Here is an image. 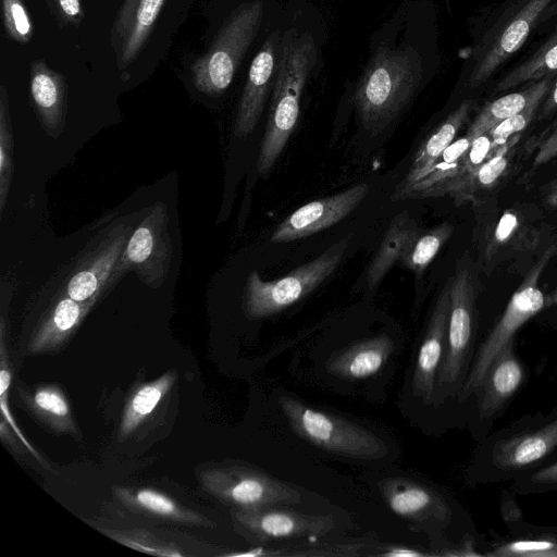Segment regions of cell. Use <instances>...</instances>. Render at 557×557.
Wrapping results in <instances>:
<instances>
[{
  "mask_svg": "<svg viewBox=\"0 0 557 557\" xmlns=\"http://www.w3.org/2000/svg\"><path fill=\"white\" fill-rule=\"evenodd\" d=\"M557 457V406L521 416L478 442L466 469L468 484L513 480Z\"/></svg>",
  "mask_w": 557,
  "mask_h": 557,
  "instance_id": "obj_1",
  "label": "cell"
},
{
  "mask_svg": "<svg viewBox=\"0 0 557 557\" xmlns=\"http://www.w3.org/2000/svg\"><path fill=\"white\" fill-rule=\"evenodd\" d=\"M448 282L450 310L446 348L434 393L435 405L449 398L457 400L476 350L478 280L467 252L458 259L455 274Z\"/></svg>",
  "mask_w": 557,
  "mask_h": 557,
  "instance_id": "obj_2",
  "label": "cell"
},
{
  "mask_svg": "<svg viewBox=\"0 0 557 557\" xmlns=\"http://www.w3.org/2000/svg\"><path fill=\"white\" fill-rule=\"evenodd\" d=\"M420 79L421 62L414 51H377L355 94L363 126L372 134L382 132L412 98Z\"/></svg>",
  "mask_w": 557,
  "mask_h": 557,
  "instance_id": "obj_3",
  "label": "cell"
},
{
  "mask_svg": "<svg viewBox=\"0 0 557 557\" xmlns=\"http://www.w3.org/2000/svg\"><path fill=\"white\" fill-rule=\"evenodd\" d=\"M314 61L315 48L310 37H290L284 42L277 62L269 120L257 160V170L261 175L271 172L294 132L301 91Z\"/></svg>",
  "mask_w": 557,
  "mask_h": 557,
  "instance_id": "obj_4",
  "label": "cell"
},
{
  "mask_svg": "<svg viewBox=\"0 0 557 557\" xmlns=\"http://www.w3.org/2000/svg\"><path fill=\"white\" fill-rule=\"evenodd\" d=\"M557 242L552 243L531 265L519 287L510 297L504 312L478 346L468 375L458 394L457 403L472 399L487 369L497 355L512 341L518 331L546 308V296L539 287L540 278L553 257Z\"/></svg>",
  "mask_w": 557,
  "mask_h": 557,
  "instance_id": "obj_5",
  "label": "cell"
},
{
  "mask_svg": "<svg viewBox=\"0 0 557 557\" xmlns=\"http://www.w3.org/2000/svg\"><path fill=\"white\" fill-rule=\"evenodd\" d=\"M348 244L349 237L342 238L310 262L273 281H264L258 272L252 271L247 277L243 295L246 317H271L309 295L337 269Z\"/></svg>",
  "mask_w": 557,
  "mask_h": 557,
  "instance_id": "obj_6",
  "label": "cell"
},
{
  "mask_svg": "<svg viewBox=\"0 0 557 557\" xmlns=\"http://www.w3.org/2000/svg\"><path fill=\"white\" fill-rule=\"evenodd\" d=\"M278 405L292 430L321 449L366 460L386 455L385 443L359 424L309 407L289 396H281Z\"/></svg>",
  "mask_w": 557,
  "mask_h": 557,
  "instance_id": "obj_7",
  "label": "cell"
},
{
  "mask_svg": "<svg viewBox=\"0 0 557 557\" xmlns=\"http://www.w3.org/2000/svg\"><path fill=\"white\" fill-rule=\"evenodd\" d=\"M262 11L260 1L244 3L224 21L209 50L190 66L191 81L198 91L215 97L227 89L259 30Z\"/></svg>",
  "mask_w": 557,
  "mask_h": 557,
  "instance_id": "obj_8",
  "label": "cell"
},
{
  "mask_svg": "<svg viewBox=\"0 0 557 557\" xmlns=\"http://www.w3.org/2000/svg\"><path fill=\"white\" fill-rule=\"evenodd\" d=\"M169 221L168 207L164 202H154L148 209V213L133 230L114 268L115 283L133 271L149 287L159 288L163 285L173 257Z\"/></svg>",
  "mask_w": 557,
  "mask_h": 557,
  "instance_id": "obj_9",
  "label": "cell"
},
{
  "mask_svg": "<svg viewBox=\"0 0 557 557\" xmlns=\"http://www.w3.org/2000/svg\"><path fill=\"white\" fill-rule=\"evenodd\" d=\"M197 476L207 493L236 509L293 505L301 500V494L290 485L250 467H209L199 470Z\"/></svg>",
  "mask_w": 557,
  "mask_h": 557,
  "instance_id": "obj_10",
  "label": "cell"
},
{
  "mask_svg": "<svg viewBox=\"0 0 557 557\" xmlns=\"http://www.w3.org/2000/svg\"><path fill=\"white\" fill-rule=\"evenodd\" d=\"M543 232L540 214L531 209L511 207L486 218L478 238L482 270L491 273L502 263L533 253Z\"/></svg>",
  "mask_w": 557,
  "mask_h": 557,
  "instance_id": "obj_11",
  "label": "cell"
},
{
  "mask_svg": "<svg viewBox=\"0 0 557 557\" xmlns=\"http://www.w3.org/2000/svg\"><path fill=\"white\" fill-rule=\"evenodd\" d=\"M527 379L525 364L516 351V341H512L491 363L472 396L475 400L472 434L476 442L492 432L494 423L523 387Z\"/></svg>",
  "mask_w": 557,
  "mask_h": 557,
  "instance_id": "obj_12",
  "label": "cell"
},
{
  "mask_svg": "<svg viewBox=\"0 0 557 557\" xmlns=\"http://www.w3.org/2000/svg\"><path fill=\"white\" fill-rule=\"evenodd\" d=\"M232 519L235 530L256 543L324 536L335 527V520L331 516L308 515L275 506L233 508Z\"/></svg>",
  "mask_w": 557,
  "mask_h": 557,
  "instance_id": "obj_13",
  "label": "cell"
},
{
  "mask_svg": "<svg viewBox=\"0 0 557 557\" xmlns=\"http://www.w3.org/2000/svg\"><path fill=\"white\" fill-rule=\"evenodd\" d=\"M133 230L129 224L119 223L107 231L78 259L69 275L64 294L74 300L86 301L113 287L114 268Z\"/></svg>",
  "mask_w": 557,
  "mask_h": 557,
  "instance_id": "obj_14",
  "label": "cell"
},
{
  "mask_svg": "<svg viewBox=\"0 0 557 557\" xmlns=\"http://www.w3.org/2000/svg\"><path fill=\"white\" fill-rule=\"evenodd\" d=\"M369 190L368 184L360 183L335 195L301 206L275 228L270 242L274 244L293 242L338 223L361 203Z\"/></svg>",
  "mask_w": 557,
  "mask_h": 557,
  "instance_id": "obj_15",
  "label": "cell"
},
{
  "mask_svg": "<svg viewBox=\"0 0 557 557\" xmlns=\"http://www.w3.org/2000/svg\"><path fill=\"white\" fill-rule=\"evenodd\" d=\"M379 488L389 509L404 519L430 523L440 530L453 522L451 504L429 485L404 478H388L380 482Z\"/></svg>",
  "mask_w": 557,
  "mask_h": 557,
  "instance_id": "obj_16",
  "label": "cell"
},
{
  "mask_svg": "<svg viewBox=\"0 0 557 557\" xmlns=\"http://www.w3.org/2000/svg\"><path fill=\"white\" fill-rule=\"evenodd\" d=\"M165 0H123L110 28V45L120 71L145 48Z\"/></svg>",
  "mask_w": 557,
  "mask_h": 557,
  "instance_id": "obj_17",
  "label": "cell"
},
{
  "mask_svg": "<svg viewBox=\"0 0 557 557\" xmlns=\"http://www.w3.org/2000/svg\"><path fill=\"white\" fill-rule=\"evenodd\" d=\"M449 310L450 294L447 282L428 322L412 377L414 394L428 404L434 400L437 375L446 348Z\"/></svg>",
  "mask_w": 557,
  "mask_h": 557,
  "instance_id": "obj_18",
  "label": "cell"
},
{
  "mask_svg": "<svg viewBox=\"0 0 557 557\" xmlns=\"http://www.w3.org/2000/svg\"><path fill=\"white\" fill-rule=\"evenodd\" d=\"M278 45L280 35L275 30L251 62L234 123V134L239 138L249 136L261 116L272 78L277 70Z\"/></svg>",
  "mask_w": 557,
  "mask_h": 557,
  "instance_id": "obj_19",
  "label": "cell"
},
{
  "mask_svg": "<svg viewBox=\"0 0 557 557\" xmlns=\"http://www.w3.org/2000/svg\"><path fill=\"white\" fill-rule=\"evenodd\" d=\"M29 90L34 110L46 133L58 138L67 110V84L61 72L51 69L46 60L36 59L29 66Z\"/></svg>",
  "mask_w": 557,
  "mask_h": 557,
  "instance_id": "obj_20",
  "label": "cell"
},
{
  "mask_svg": "<svg viewBox=\"0 0 557 557\" xmlns=\"http://www.w3.org/2000/svg\"><path fill=\"white\" fill-rule=\"evenodd\" d=\"M553 0H528L506 24L470 75V86L486 82L525 41L535 22Z\"/></svg>",
  "mask_w": 557,
  "mask_h": 557,
  "instance_id": "obj_21",
  "label": "cell"
},
{
  "mask_svg": "<svg viewBox=\"0 0 557 557\" xmlns=\"http://www.w3.org/2000/svg\"><path fill=\"white\" fill-rule=\"evenodd\" d=\"M102 296L98 295L86 301L74 300L66 294L60 296L30 336L28 351L42 354L62 347Z\"/></svg>",
  "mask_w": 557,
  "mask_h": 557,
  "instance_id": "obj_22",
  "label": "cell"
},
{
  "mask_svg": "<svg viewBox=\"0 0 557 557\" xmlns=\"http://www.w3.org/2000/svg\"><path fill=\"white\" fill-rule=\"evenodd\" d=\"M115 498L129 510L165 522L214 528L216 523L169 495L150 487L114 486Z\"/></svg>",
  "mask_w": 557,
  "mask_h": 557,
  "instance_id": "obj_23",
  "label": "cell"
},
{
  "mask_svg": "<svg viewBox=\"0 0 557 557\" xmlns=\"http://www.w3.org/2000/svg\"><path fill=\"white\" fill-rule=\"evenodd\" d=\"M520 135L511 137L476 170L447 183L437 197L449 196L456 202L473 201L494 189L511 168Z\"/></svg>",
  "mask_w": 557,
  "mask_h": 557,
  "instance_id": "obj_24",
  "label": "cell"
},
{
  "mask_svg": "<svg viewBox=\"0 0 557 557\" xmlns=\"http://www.w3.org/2000/svg\"><path fill=\"white\" fill-rule=\"evenodd\" d=\"M394 351V342L380 334L357 342L331 357L326 370L336 376L361 380L377 373Z\"/></svg>",
  "mask_w": 557,
  "mask_h": 557,
  "instance_id": "obj_25",
  "label": "cell"
},
{
  "mask_svg": "<svg viewBox=\"0 0 557 557\" xmlns=\"http://www.w3.org/2000/svg\"><path fill=\"white\" fill-rule=\"evenodd\" d=\"M473 138V135L467 133L466 136L454 140L420 181L403 190L394 191L391 197L392 200L437 197L442 187L461 175L463 159Z\"/></svg>",
  "mask_w": 557,
  "mask_h": 557,
  "instance_id": "obj_26",
  "label": "cell"
},
{
  "mask_svg": "<svg viewBox=\"0 0 557 557\" xmlns=\"http://www.w3.org/2000/svg\"><path fill=\"white\" fill-rule=\"evenodd\" d=\"M471 108V101H463L423 140L416 151L406 176L394 191L407 188L428 173L434 161L455 140L459 129L466 123Z\"/></svg>",
  "mask_w": 557,
  "mask_h": 557,
  "instance_id": "obj_27",
  "label": "cell"
},
{
  "mask_svg": "<svg viewBox=\"0 0 557 557\" xmlns=\"http://www.w3.org/2000/svg\"><path fill=\"white\" fill-rule=\"evenodd\" d=\"M16 391L25 408L42 424L58 433H78L71 405L60 386L41 384L30 389L20 385Z\"/></svg>",
  "mask_w": 557,
  "mask_h": 557,
  "instance_id": "obj_28",
  "label": "cell"
},
{
  "mask_svg": "<svg viewBox=\"0 0 557 557\" xmlns=\"http://www.w3.org/2000/svg\"><path fill=\"white\" fill-rule=\"evenodd\" d=\"M553 85L549 74L525 88L487 102L475 116L468 133L473 136L488 132L499 122L523 111L532 103H542Z\"/></svg>",
  "mask_w": 557,
  "mask_h": 557,
  "instance_id": "obj_29",
  "label": "cell"
},
{
  "mask_svg": "<svg viewBox=\"0 0 557 557\" xmlns=\"http://www.w3.org/2000/svg\"><path fill=\"white\" fill-rule=\"evenodd\" d=\"M419 231L417 222L407 211L394 216L368 268L367 284L370 288L380 284L396 261H399L407 246Z\"/></svg>",
  "mask_w": 557,
  "mask_h": 557,
  "instance_id": "obj_30",
  "label": "cell"
},
{
  "mask_svg": "<svg viewBox=\"0 0 557 557\" xmlns=\"http://www.w3.org/2000/svg\"><path fill=\"white\" fill-rule=\"evenodd\" d=\"M177 379L176 371L170 370L160 377L138 385L128 396L123 409L117 438L125 441L157 408Z\"/></svg>",
  "mask_w": 557,
  "mask_h": 557,
  "instance_id": "obj_31",
  "label": "cell"
},
{
  "mask_svg": "<svg viewBox=\"0 0 557 557\" xmlns=\"http://www.w3.org/2000/svg\"><path fill=\"white\" fill-rule=\"evenodd\" d=\"M454 226L443 222L430 230L419 231L401 255L403 267L420 274L434 260L444 244L450 238Z\"/></svg>",
  "mask_w": 557,
  "mask_h": 557,
  "instance_id": "obj_32",
  "label": "cell"
},
{
  "mask_svg": "<svg viewBox=\"0 0 557 557\" xmlns=\"http://www.w3.org/2000/svg\"><path fill=\"white\" fill-rule=\"evenodd\" d=\"M557 71V33L529 60L520 64L495 86L494 91H505L528 82H536Z\"/></svg>",
  "mask_w": 557,
  "mask_h": 557,
  "instance_id": "obj_33",
  "label": "cell"
},
{
  "mask_svg": "<svg viewBox=\"0 0 557 557\" xmlns=\"http://www.w3.org/2000/svg\"><path fill=\"white\" fill-rule=\"evenodd\" d=\"M486 557H557V537L545 534L495 537Z\"/></svg>",
  "mask_w": 557,
  "mask_h": 557,
  "instance_id": "obj_34",
  "label": "cell"
},
{
  "mask_svg": "<svg viewBox=\"0 0 557 557\" xmlns=\"http://www.w3.org/2000/svg\"><path fill=\"white\" fill-rule=\"evenodd\" d=\"M101 532L133 549L160 556H186L188 553L165 534L145 529H102Z\"/></svg>",
  "mask_w": 557,
  "mask_h": 557,
  "instance_id": "obj_35",
  "label": "cell"
},
{
  "mask_svg": "<svg viewBox=\"0 0 557 557\" xmlns=\"http://www.w3.org/2000/svg\"><path fill=\"white\" fill-rule=\"evenodd\" d=\"M13 133L10 98L4 85L0 87V216L7 206L13 177Z\"/></svg>",
  "mask_w": 557,
  "mask_h": 557,
  "instance_id": "obj_36",
  "label": "cell"
},
{
  "mask_svg": "<svg viewBox=\"0 0 557 557\" xmlns=\"http://www.w3.org/2000/svg\"><path fill=\"white\" fill-rule=\"evenodd\" d=\"M1 7L7 36L20 45L28 44L35 26L24 0H1Z\"/></svg>",
  "mask_w": 557,
  "mask_h": 557,
  "instance_id": "obj_37",
  "label": "cell"
},
{
  "mask_svg": "<svg viewBox=\"0 0 557 557\" xmlns=\"http://www.w3.org/2000/svg\"><path fill=\"white\" fill-rule=\"evenodd\" d=\"M519 496H533L557 492V457L546 465L510 482Z\"/></svg>",
  "mask_w": 557,
  "mask_h": 557,
  "instance_id": "obj_38",
  "label": "cell"
},
{
  "mask_svg": "<svg viewBox=\"0 0 557 557\" xmlns=\"http://www.w3.org/2000/svg\"><path fill=\"white\" fill-rule=\"evenodd\" d=\"M541 103H532L523 111L499 122L487 133L491 136L494 146L499 148L505 145L511 137L520 135L522 131L532 122L536 114V110Z\"/></svg>",
  "mask_w": 557,
  "mask_h": 557,
  "instance_id": "obj_39",
  "label": "cell"
},
{
  "mask_svg": "<svg viewBox=\"0 0 557 557\" xmlns=\"http://www.w3.org/2000/svg\"><path fill=\"white\" fill-rule=\"evenodd\" d=\"M45 2L60 28H78L82 25L85 18L82 0H45Z\"/></svg>",
  "mask_w": 557,
  "mask_h": 557,
  "instance_id": "obj_40",
  "label": "cell"
},
{
  "mask_svg": "<svg viewBox=\"0 0 557 557\" xmlns=\"http://www.w3.org/2000/svg\"><path fill=\"white\" fill-rule=\"evenodd\" d=\"M529 144V143H528ZM530 152H534L532 169H536L557 158V121L532 140Z\"/></svg>",
  "mask_w": 557,
  "mask_h": 557,
  "instance_id": "obj_41",
  "label": "cell"
},
{
  "mask_svg": "<svg viewBox=\"0 0 557 557\" xmlns=\"http://www.w3.org/2000/svg\"><path fill=\"white\" fill-rule=\"evenodd\" d=\"M499 512L506 527L523 520V512L517 502V494L510 486L500 492Z\"/></svg>",
  "mask_w": 557,
  "mask_h": 557,
  "instance_id": "obj_42",
  "label": "cell"
},
{
  "mask_svg": "<svg viewBox=\"0 0 557 557\" xmlns=\"http://www.w3.org/2000/svg\"><path fill=\"white\" fill-rule=\"evenodd\" d=\"M371 555L383 557H426L435 556L434 553L404 545H380Z\"/></svg>",
  "mask_w": 557,
  "mask_h": 557,
  "instance_id": "obj_43",
  "label": "cell"
},
{
  "mask_svg": "<svg viewBox=\"0 0 557 557\" xmlns=\"http://www.w3.org/2000/svg\"><path fill=\"white\" fill-rule=\"evenodd\" d=\"M508 531L510 535H528V534H545L557 537V525H542L535 524L524 519L520 522L509 525Z\"/></svg>",
  "mask_w": 557,
  "mask_h": 557,
  "instance_id": "obj_44",
  "label": "cell"
},
{
  "mask_svg": "<svg viewBox=\"0 0 557 557\" xmlns=\"http://www.w3.org/2000/svg\"><path fill=\"white\" fill-rule=\"evenodd\" d=\"M557 110V79L552 85L546 97L543 100V106L540 114V119H546Z\"/></svg>",
  "mask_w": 557,
  "mask_h": 557,
  "instance_id": "obj_45",
  "label": "cell"
},
{
  "mask_svg": "<svg viewBox=\"0 0 557 557\" xmlns=\"http://www.w3.org/2000/svg\"><path fill=\"white\" fill-rule=\"evenodd\" d=\"M545 202L550 208H557V177L547 187Z\"/></svg>",
  "mask_w": 557,
  "mask_h": 557,
  "instance_id": "obj_46",
  "label": "cell"
},
{
  "mask_svg": "<svg viewBox=\"0 0 557 557\" xmlns=\"http://www.w3.org/2000/svg\"><path fill=\"white\" fill-rule=\"evenodd\" d=\"M557 306V288L546 297V308Z\"/></svg>",
  "mask_w": 557,
  "mask_h": 557,
  "instance_id": "obj_47",
  "label": "cell"
}]
</instances>
